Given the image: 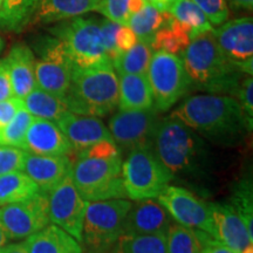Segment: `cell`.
Listing matches in <instances>:
<instances>
[{
  "label": "cell",
  "instance_id": "21",
  "mask_svg": "<svg viewBox=\"0 0 253 253\" xmlns=\"http://www.w3.org/2000/svg\"><path fill=\"white\" fill-rule=\"evenodd\" d=\"M9 78L14 97L23 100L26 95L37 88L34 66L36 56L33 50L25 43H17L6 56Z\"/></svg>",
  "mask_w": 253,
  "mask_h": 253
},
{
  "label": "cell",
  "instance_id": "41",
  "mask_svg": "<svg viewBox=\"0 0 253 253\" xmlns=\"http://www.w3.org/2000/svg\"><path fill=\"white\" fill-rule=\"evenodd\" d=\"M21 108H24L23 100L18 97L0 101V131L13 120Z\"/></svg>",
  "mask_w": 253,
  "mask_h": 253
},
{
  "label": "cell",
  "instance_id": "49",
  "mask_svg": "<svg viewBox=\"0 0 253 253\" xmlns=\"http://www.w3.org/2000/svg\"><path fill=\"white\" fill-rule=\"evenodd\" d=\"M8 240H9V238H8L7 233H6L4 227H2L1 224H0V248H2V246H5L6 244H7Z\"/></svg>",
  "mask_w": 253,
  "mask_h": 253
},
{
  "label": "cell",
  "instance_id": "19",
  "mask_svg": "<svg viewBox=\"0 0 253 253\" xmlns=\"http://www.w3.org/2000/svg\"><path fill=\"white\" fill-rule=\"evenodd\" d=\"M72 161L67 155L63 156H46L34 155L26 151L23 170L38 185L43 194H49L60 182L69 175L72 169Z\"/></svg>",
  "mask_w": 253,
  "mask_h": 253
},
{
  "label": "cell",
  "instance_id": "28",
  "mask_svg": "<svg viewBox=\"0 0 253 253\" xmlns=\"http://www.w3.org/2000/svg\"><path fill=\"white\" fill-rule=\"evenodd\" d=\"M40 0H1L0 27L6 31H23L34 18Z\"/></svg>",
  "mask_w": 253,
  "mask_h": 253
},
{
  "label": "cell",
  "instance_id": "29",
  "mask_svg": "<svg viewBox=\"0 0 253 253\" xmlns=\"http://www.w3.org/2000/svg\"><path fill=\"white\" fill-rule=\"evenodd\" d=\"M39 191L36 183L23 171L0 176V207L24 202Z\"/></svg>",
  "mask_w": 253,
  "mask_h": 253
},
{
  "label": "cell",
  "instance_id": "18",
  "mask_svg": "<svg viewBox=\"0 0 253 253\" xmlns=\"http://www.w3.org/2000/svg\"><path fill=\"white\" fill-rule=\"evenodd\" d=\"M210 207L213 218L214 239L237 253H243L253 246V237L235 209L224 204H210Z\"/></svg>",
  "mask_w": 253,
  "mask_h": 253
},
{
  "label": "cell",
  "instance_id": "38",
  "mask_svg": "<svg viewBox=\"0 0 253 253\" xmlns=\"http://www.w3.org/2000/svg\"><path fill=\"white\" fill-rule=\"evenodd\" d=\"M203 12L211 25H219L227 21L229 7L226 0H191Z\"/></svg>",
  "mask_w": 253,
  "mask_h": 253
},
{
  "label": "cell",
  "instance_id": "35",
  "mask_svg": "<svg viewBox=\"0 0 253 253\" xmlns=\"http://www.w3.org/2000/svg\"><path fill=\"white\" fill-rule=\"evenodd\" d=\"M252 184L251 181L239 182V184L235 189V192L231 199V207L239 214L240 218L244 220L249 233L253 237V204H252Z\"/></svg>",
  "mask_w": 253,
  "mask_h": 253
},
{
  "label": "cell",
  "instance_id": "44",
  "mask_svg": "<svg viewBox=\"0 0 253 253\" xmlns=\"http://www.w3.org/2000/svg\"><path fill=\"white\" fill-rule=\"evenodd\" d=\"M203 253H237V252L233 251L232 249L223 245L221 243L218 242V240L213 239L212 242H211L210 244L205 248Z\"/></svg>",
  "mask_w": 253,
  "mask_h": 253
},
{
  "label": "cell",
  "instance_id": "3",
  "mask_svg": "<svg viewBox=\"0 0 253 253\" xmlns=\"http://www.w3.org/2000/svg\"><path fill=\"white\" fill-rule=\"evenodd\" d=\"M68 112L103 118L119 107V75L112 65L73 68L65 96Z\"/></svg>",
  "mask_w": 253,
  "mask_h": 253
},
{
  "label": "cell",
  "instance_id": "31",
  "mask_svg": "<svg viewBox=\"0 0 253 253\" xmlns=\"http://www.w3.org/2000/svg\"><path fill=\"white\" fill-rule=\"evenodd\" d=\"M168 12L186 28L191 40L198 37L199 34L213 30L212 25L210 24L203 12L191 0H178L170 6Z\"/></svg>",
  "mask_w": 253,
  "mask_h": 253
},
{
  "label": "cell",
  "instance_id": "15",
  "mask_svg": "<svg viewBox=\"0 0 253 253\" xmlns=\"http://www.w3.org/2000/svg\"><path fill=\"white\" fill-rule=\"evenodd\" d=\"M225 58L243 74H253V19L244 17L225 21L212 30Z\"/></svg>",
  "mask_w": 253,
  "mask_h": 253
},
{
  "label": "cell",
  "instance_id": "17",
  "mask_svg": "<svg viewBox=\"0 0 253 253\" xmlns=\"http://www.w3.org/2000/svg\"><path fill=\"white\" fill-rule=\"evenodd\" d=\"M23 150L34 155L63 156L73 148L55 122L34 118L25 136Z\"/></svg>",
  "mask_w": 253,
  "mask_h": 253
},
{
  "label": "cell",
  "instance_id": "24",
  "mask_svg": "<svg viewBox=\"0 0 253 253\" xmlns=\"http://www.w3.org/2000/svg\"><path fill=\"white\" fill-rule=\"evenodd\" d=\"M154 107V97L147 75H119L120 110H142Z\"/></svg>",
  "mask_w": 253,
  "mask_h": 253
},
{
  "label": "cell",
  "instance_id": "52",
  "mask_svg": "<svg viewBox=\"0 0 253 253\" xmlns=\"http://www.w3.org/2000/svg\"><path fill=\"white\" fill-rule=\"evenodd\" d=\"M0 6H1V0H0Z\"/></svg>",
  "mask_w": 253,
  "mask_h": 253
},
{
  "label": "cell",
  "instance_id": "33",
  "mask_svg": "<svg viewBox=\"0 0 253 253\" xmlns=\"http://www.w3.org/2000/svg\"><path fill=\"white\" fill-rule=\"evenodd\" d=\"M110 253H168L167 235H122Z\"/></svg>",
  "mask_w": 253,
  "mask_h": 253
},
{
  "label": "cell",
  "instance_id": "1",
  "mask_svg": "<svg viewBox=\"0 0 253 253\" xmlns=\"http://www.w3.org/2000/svg\"><path fill=\"white\" fill-rule=\"evenodd\" d=\"M171 116L209 141L221 145L239 144L252 130L239 102L230 95H191Z\"/></svg>",
  "mask_w": 253,
  "mask_h": 253
},
{
  "label": "cell",
  "instance_id": "25",
  "mask_svg": "<svg viewBox=\"0 0 253 253\" xmlns=\"http://www.w3.org/2000/svg\"><path fill=\"white\" fill-rule=\"evenodd\" d=\"M24 108L33 118L58 122L68 113V107L65 97L58 96L37 87L23 99Z\"/></svg>",
  "mask_w": 253,
  "mask_h": 253
},
{
  "label": "cell",
  "instance_id": "20",
  "mask_svg": "<svg viewBox=\"0 0 253 253\" xmlns=\"http://www.w3.org/2000/svg\"><path fill=\"white\" fill-rule=\"evenodd\" d=\"M172 218L155 199L142 201L130 208L126 217L123 235H167Z\"/></svg>",
  "mask_w": 253,
  "mask_h": 253
},
{
  "label": "cell",
  "instance_id": "13",
  "mask_svg": "<svg viewBox=\"0 0 253 253\" xmlns=\"http://www.w3.org/2000/svg\"><path fill=\"white\" fill-rule=\"evenodd\" d=\"M170 217L183 226L204 231L214 238V225L210 204L191 191L179 186L168 185L157 197Z\"/></svg>",
  "mask_w": 253,
  "mask_h": 253
},
{
  "label": "cell",
  "instance_id": "36",
  "mask_svg": "<svg viewBox=\"0 0 253 253\" xmlns=\"http://www.w3.org/2000/svg\"><path fill=\"white\" fill-rule=\"evenodd\" d=\"M128 2L129 0H101L96 11L104 15L108 20L122 25V26H126L130 18Z\"/></svg>",
  "mask_w": 253,
  "mask_h": 253
},
{
  "label": "cell",
  "instance_id": "10",
  "mask_svg": "<svg viewBox=\"0 0 253 253\" xmlns=\"http://www.w3.org/2000/svg\"><path fill=\"white\" fill-rule=\"evenodd\" d=\"M37 49L40 55L34 66L37 87L65 97L71 86L73 66L61 40L43 38Z\"/></svg>",
  "mask_w": 253,
  "mask_h": 253
},
{
  "label": "cell",
  "instance_id": "6",
  "mask_svg": "<svg viewBox=\"0 0 253 253\" xmlns=\"http://www.w3.org/2000/svg\"><path fill=\"white\" fill-rule=\"evenodd\" d=\"M172 177V173L157 158L153 147L131 150L122 162L126 194L132 201L156 199L169 185Z\"/></svg>",
  "mask_w": 253,
  "mask_h": 253
},
{
  "label": "cell",
  "instance_id": "8",
  "mask_svg": "<svg viewBox=\"0 0 253 253\" xmlns=\"http://www.w3.org/2000/svg\"><path fill=\"white\" fill-rule=\"evenodd\" d=\"M131 203L126 199L87 202L82 240L95 253L110 251L123 235L126 217Z\"/></svg>",
  "mask_w": 253,
  "mask_h": 253
},
{
  "label": "cell",
  "instance_id": "16",
  "mask_svg": "<svg viewBox=\"0 0 253 253\" xmlns=\"http://www.w3.org/2000/svg\"><path fill=\"white\" fill-rule=\"evenodd\" d=\"M60 130L67 137L73 149L79 151L87 149L102 141H113L108 126L100 118L66 113L56 122Z\"/></svg>",
  "mask_w": 253,
  "mask_h": 253
},
{
  "label": "cell",
  "instance_id": "30",
  "mask_svg": "<svg viewBox=\"0 0 253 253\" xmlns=\"http://www.w3.org/2000/svg\"><path fill=\"white\" fill-rule=\"evenodd\" d=\"M169 12H162L148 2L143 9L129 18L128 26L137 37L138 41L151 43L155 34L167 24Z\"/></svg>",
  "mask_w": 253,
  "mask_h": 253
},
{
  "label": "cell",
  "instance_id": "48",
  "mask_svg": "<svg viewBox=\"0 0 253 253\" xmlns=\"http://www.w3.org/2000/svg\"><path fill=\"white\" fill-rule=\"evenodd\" d=\"M147 2H149V4L154 5L155 7L160 9V11L168 12V7H167V4H166V0H147Z\"/></svg>",
  "mask_w": 253,
  "mask_h": 253
},
{
  "label": "cell",
  "instance_id": "2",
  "mask_svg": "<svg viewBox=\"0 0 253 253\" xmlns=\"http://www.w3.org/2000/svg\"><path fill=\"white\" fill-rule=\"evenodd\" d=\"M181 58L190 89L235 97L240 82L246 77L225 58L212 31L199 34L190 41Z\"/></svg>",
  "mask_w": 253,
  "mask_h": 253
},
{
  "label": "cell",
  "instance_id": "5",
  "mask_svg": "<svg viewBox=\"0 0 253 253\" xmlns=\"http://www.w3.org/2000/svg\"><path fill=\"white\" fill-rule=\"evenodd\" d=\"M153 149L172 175L192 172L204 155L203 142L197 132L171 115L158 122Z\"/></svg>",
  "mask_w": 253,
  "mask_h": 253
},
{
  "label": "cell",
  "instance_id": "7",
  "mask_svg": "<svg viewBox=\"0 0 253 253\" xmlns=\"http://www.w3.org/2000/svg\"><path fill=\"white\" fill-rule=\"evenodd\" d=\"M61 40L73 68H93L112 65L104 49L100 21L90 18H73L53 30Z\"/></svg>",
  "mask_w": 253,
  "mask_h": 253
},
{
  "label": "cell",
  "instance_id": "4",
  "mask_svg": "<svg viewBox=\"0 0 253 253\" xmlns=\"http://www.w3.org/2000/svg\"><path fill=\"white\" fill-rule=\"evenodd\" d=\"M75 188L86 202L126 197L122 179V154L86 156L79 154L69 172Z\"/></svg>",
  "mask_w": 253,
  "mask_h": 253
},
{
  "label": "cell",
  "instance_id": "39",
  "mask_svg": "<svg viewBox=\"0 0 253 253\" xmlns=\"http://www.w3.org/2000/svg\"><path fill=\"white\" fill-rule=\"evenodd\" d=\"M120 26H121V25L114 23V21H110L108 19H104V20L100 21L104 49H106L107 56H108L110 63L115 61L120 55L118 47H116V34H118Z\"/></svg>",
  "mask_w": 253,
  "mask_h": 253
},
{
  "label": "cell",
  "instance_id": "34",
  "mask_svg": "<svg viewBox=\"0 0 253 253\" xmlns=\"http://www.w3.org/2000/svg\"><path fill=\"white\" fill-rule=\"evenodd\" d=\"M33 116L25 108H21L13 120L0 131V145H9L23 149L25 136Z\"/></svg>",
  "mask_w": 253,
  "mask_h": 253
},
{
  "label": "cell",
  "instance_id": "27",
  "mask_svg": "<svg viewBox=\"0 0 253 253\" xmlns=\"http://www.w3.org/2000/svg\"><path fill=\"white\" fill-rule=\"evenodd\" d=\"M190 41L191 38L186 28L170 14L167 24L155 34L150 46L154 52L161 50V52L182 56Z\"/></svg>",
  "mask_w": 253,
  "mask_h": 253
},
{
  "label": "cell",
  "instance_id": "22",
  "mask_svg": "<svg viewBox=\"0 0 253 253\" xmlns=\"http://www.w3.org/2000/svg\"><path fill=\"white\" fill-rule=\"evenodd\" d=\"M28 253H81V246L66 231L47 225L24 242Z\"/></svg>",
  "mask_w": 253,
  "mask_h": 253
},
{
  "label": "cell",
  "instance_id": "37",
  "mask_svg": "<svg viewBox=\"0 0 253 253\" xmlns=\"http://www.w3.org/2000/svg\"><path fill=\"white\" fill-rule=\"evenodd\" d=\"M26 151L20 148L0 145V176L23 170Z\"/></svg>",
  "mask_w": 253,
  "mask_h": 253
},
{
  "label": "cell",
  "instance_id": "50",
  "mask_svg": "<svg viewBox=\"0 0 253 253\" xmlns=\"http://www.w3.org/2000/svg\"><path fill=\"white\" fill-rule=\"evenodd\" d=\"M176 1H178V0H166V4H167L168 9H169V7H170V6H171L172 4H175Z\"/></svg>",
  "mask_w": 253,
  "mask_h": 253
},
{
  "label": "cell",
  "instance_id": "32",
  "mask_svg": "<svg viewBox=\"0 0 253 253\" xmlns=\"http://www.w3.org/2000/svg\"><path fill=\"white\" fill-rule=\"evenodd\" d=\"M153 53L150 43L138 41L132 48L119 55L112 66L119 75H147Z\"/></svg>",
  "mask_w": 253,
  "mask_h": 253
},
{
  "label": "cell",
  "instance_id": "46",
  "mask_svg": "<svg viewBox=\"0 0 253 253\" xmlns=\"http://www.w3.org/2000/svg\"><path fill=\"white\" fill-rule=\"evenodd\" d=\"M147 4H148L147 0H129L128 11H129V14H130V17L132 14L140 12L141 9H143Z\"/></svg>",
  "mask_w": 253,
  "mask_h": 253
},
{
  "label": "cell",
  "instance_id": "40",
  "mask_svg": "<svg viewBox=\"0 0 253 253\" xmlns=\"http://www.w3.org/2000/svg\"><path fill=\"white\" fill-rule=\"evenodd\" d=\"M235 97L238 101L240 107L249 122L253 125V79L252 77H246L240 82V86L237 90Z\"/></svg>",
  "mask_w": 253,
  "mask_h": 253
},
{
  "label": "cell",
  "instance_id": "9",
  "mask_svg": "<svg viewBox=\"0 0 253 253\" xmlns=\"http://www.w3.org/2000/svg\"><path fill=\"white\" fill-rule=\"evenodd\" d=\"M154 108L167 112L190 90V81L181 56L166 52H154L147 72Z\"/></svg>",
  "mask_w": 253,
  "mask_h": 253
},
{
  "label": "cell",
  "instance_id": "11",
  "mask_svg": "<svg viewBox=\"0 0 253 253\" xmlns=\"http://www.w3.org/2000/svg\"><path fill=\"white\" fill-rule=\"evenodd\" d=\"M160 122L156 109L120 110L109 120V132L120 151L126 154L142 147H153Z\"/></svg>",
  "mask_w": 253,
  "mask_h": 253
},
{
  "label": "cell",
  "instance_id": "14",
  "mask_svg": "<svg viewBox=\"0 0 253 253\" xmlns=\"http://www.w3.org/2000/svg\"><path fill=\"white\" fill-rule=\"evenodd\" d=\"M86 204L71 176H66L48 194L49 220L81 243Z\"/></svg>",
  "mask_w": 253,
  "mask_h": 253
},
{
  "label": "cell",
  "instance_id": "23",
  "mask_svg": "<svg viewBox=\"0 0 253 253\" xmlns=\"http://www.w3.org/2000/svg\"><path fill=\"white\" fill-rule=\"evenodd\" d=\"M101 0H40L34 20L50 24L96 11Z\"/></svg>",
  "mask_w": 253,
  "mask_h": 253
},
{
  "label": "cell",
  "instance_id": "45",
  "mask_svg": "<svg viewBox=\"0 0 253 253\" xmlns=\"http://www.w3.org/2000/svg\"><path fill=\"white\" fill-rule=\"evenodd\" d=\"M0 253H28V251L24 243H19V244H6L0 248Z\"/></svg>",
  "mask_w": 253,
  "mask_h": 253
},
{
  "label": "cell",
  "instance_id": "42",
  "mask_svg": "<svg viewBox=\"0 0 253 253\" xmlns=\"http://www.w3.org/2000/svg\"><path fill=\"white\" fill-rule=\"evenodd\" d=\"M137 42V37L131 31V28H129L128 26H122L121 25L118 31V34H116V47H118L120 55L122 53L126 52V50L132 48Z\"/></svg>",
  "mask_w": 253,
  "mask_h": 253
},
{
  "label": "cell",
  "instance_id": "43",
  "mask_svg": "<svg viewBox=\"0 0 253 253\" xmlns=\"http://www.w3.org/2000/svg\"><path fill=\"white\" fill-rule=\"evenodd\" d=\"M14 97L12 82L9 78L8 66L6 59L0 60V101H5Z\"/></svg>",
  "mask_w": 253,
  "mask_h": 253
},
{
  "label": "cell",
  "instance_id": "51",
  "mask_svg": "<svg viewBox=\"0 0 253 253\" xmlns=\"http://www.w3.org/2000/svg\"><path fill=\"white\" fill-rule=\"evenodd\" d=\"M4 47H5V42H4V40L1 39V37H0V53L2 52V49H4Z\"/></svg>",
  "mask_w": 253,
  "mask_h": 253
},
{
  "label": "cell",
  "instance_id": "12",
  "mask_svg": "<svg viewBox=\"0 0 253 253\" xmlns=\"http://www.w3.org/2000/svg\"><path fill=\"white\" fill-rule=\"evenodd\" d=\"M48 195L39 191L33 197L0 208V224L9 240L27 238L49 225Z\"/></svg>",
  "mask_w": 253,
  "mask_h": 253
},
{
  "label": "cell",
  "instance_id": "26",
  "mask_svg": "<svg viewBox=\"0 0 253 253\" xmlns=\"http://www.w3.org/2000/svg\"><path fill=\"white\" fill-rule=\"evenodd\" d=\"M214 238L204 231L171 224L167 232L168 253H203Z\"/></svg>",
  "mask_w": 253,
  "mask_h": 253
},
{
  "label": "cell",
  "instance_id": "47",
  "mask_svg": "<svg viewBox=\"0 0 253 253\" xmlns=\"http://www.w3.org/2000/svg\"><path fill=\"white\" fill-rule=\"evenodd\" d=\"M230 1L232 2V5L237 6V7L250 9V11L253 7V0H230Z\"/></svg>",
  "mask_w": 253,
  "mask_h": 253
}]
</instances>
